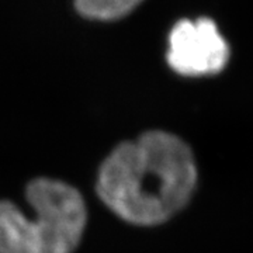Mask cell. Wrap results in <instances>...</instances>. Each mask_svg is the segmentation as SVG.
<instances>
[{"mask_svg": "<svg viewBox=\"0 0 253 253\" xmlns=\"http://www.w3.org/2000/svg\"><path fill=\"white\" fill-rule=\"evenodd\" d=\"M197 166L183 139L149 131L113 149L100 166L97 194L107 207L135 225H158L189 203Z\"/></svg>", "mask_w": 253, "mask_h": 253, "instance_id": "cell-1", "label": "cell"}, {"mask_svg": "<svg viewBox=\"0 0 253 253\" xmlns=\"http://www.w3.org/2000/svg\"><path fill=\"white\" fill-rule=\"evenodd\" d=\"M28 211L0 201V253H72L86 228L81 193L63 181L40 177L26 190Z\"/></svg>", "mask_w": 253, "mask_h": 253, "instance_id": "cell-2", "label": "cell"}, {"mask_svg": "<svg viewBox=\"0 0 253 253\" xmlns=\"http://www.w3.org/2000/svg\"><path fill=\"white\" fill-rule=\"evenodd\" d=\"M229 46L210 18L181 20L169 34L168 63L183 76L221 72L229 61Z\"/></svg>", "mask_w": 253, "mask_h": 253, "instance_id": "cell-3", "label": "cell"}, {"mask_svg": "<svg viewBox=\"0 0 253 253\" xmlns=\"http://www.w3.org/2000/svg\"><path fill=\"white\" fill-rule=\"evenodd\" d=\"M142 0H75L76 9L93 20H116L135 9Z\"/></svg>", "mask_w": 253, "mask_h": 253, "instance_id": "cell-4", "label": "cell"}]
</instances>
